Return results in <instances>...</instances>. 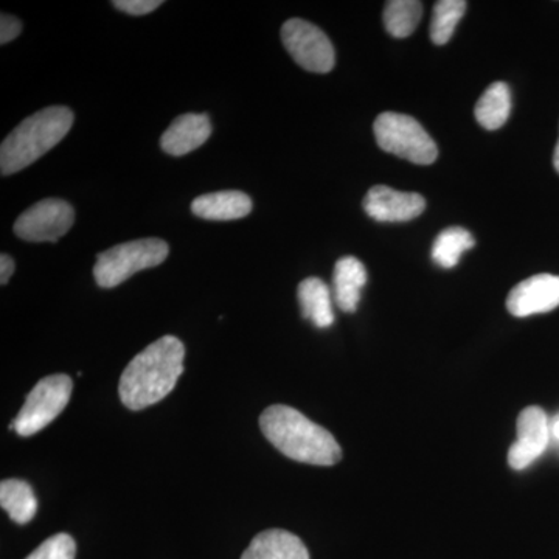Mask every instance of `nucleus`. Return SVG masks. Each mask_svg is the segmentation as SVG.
Wrapping results in <instances>:
<instances>
[{"label": "nucleus", "mask_w": 559, "mask_h": 559, "mask_svg": "<svg viewBox=\"0 0 559 559\" xmlns=\"http://www.w3.org/2000/svg\"><path fill=\"white\" fill-rule=\"evenodd\" d=\"M186 348L175 336H164L140 352L121 373V403L142 411L170 395L183 373Z\"/></svg>", "instance_id": "f257e3e1"}, {"label": "nucleus", "mask_w": 559, "mask_h": 559, "mask_svg": "<svg viewBox=\"0 0 559 559\" xmlns=\"http://www.w3.org/2000/svg\"><path fill=\"white\" fill-rule=\"evenodd\" d=\"M263 436L286 457L316 466H333L341 462L342 450L336 439L299 411L275 404L261 414Z\"/></svg>", "instance_id": "f03ea898"}, {"label": "nucleus", "mask_w": 559, "mask_h": 559, "mask_svg": "<svg viewBox=\"0 0 559 559\" xmlns=\"http://www.w3.org/2000/svg\"><path fill=\"white\" fill-rule=\"evenodd\" d=\"M72 124L73 112L64 106H50L22 121L0 146L2 176L24 170L49 153L69 134Z\"/></svg>", "instance_id": "7ed1b4c3"}, {"label": "nucleus", "mask_w": 559, "mask_h": 559, "mask_svg": "<svg viewBox=\"0 0 559 559\" xmlns=\"http://www.w3.org/2000/svg\"><path fill=\"white\" fill-rule=\"evenodd\" d=\"M170 248L159 238L128 241L100 253L94 266V277L100 288H116L140 271L159 266L167 260Z\"/></svg>", "instance_id": "20e7f679"}, {"label": "nucleus", "mask_w": 559, "mask_h": 559, "mask_svg": "<svg viewBox=\"0 0 559 559\" xmlns=\"http://www.w3.org/2000/svg\"><path fill=\"white\" fill-rule=\"evenodd\" d=\"M378 146L385 153L417 165H430L439 157V148L414 117L384 112L373 124Z\"/></svg>", "instance_id": "39448f33"}, {"label": "nucleus", "mask_w": 559, "mask_h": 559, "mask_svg": "<svg viewBox=\"0 0 559 559\" xmlns=\"http://www.w3.org/2000/svg\"><path fill=\"white\" fill-rule=\"evenodd\" d=\"M73 382L68 374L43 378L33 388L24 406L10 428L22 437H31L49 426L66 409L72 395Z\"/></svg>", "instance_id": "423d86ee"}, {"label": "nucleus", "mask_w": 559, "mask_h": 559, "mask_svg": "<svg viewBox=\"0 0 559 559\" xmlns=\"http://www.w3.org/2000/svg\"><path fill=\"white\" fill-rule=\"evenodd\" d=\"M282 40L293 60L301 69L314 73H329L336 64V53L329 36L311 22L286 21L282 27Z\"/></svg>", "instance_id": "0eeeda50"}, {"label": "nucleus", "mask_w": 559, "mask_h": 559, "mask_svg": "<svg viewBox=\"0 0 559 559\" xmlns=\"http://www.w3.org/2000/svg\"><path fill=\"white\" fill-rule=\"evenodd\" d=\"M75 223V210L62 200L36 202L14 223V234L24 241L57 242Z\"/></svg>", "instance_id": "6e6552de"}, {"label": "nucleus", "mask_w": 559, "mask_h": 559, "mask_svg": "<svg viewBox=\"0 0 559 559\" xmlns=\"http://www.w3.org/2000/svg\"><path fill=\"white\" fill-rule=\"evenodd\" d=\"M516 429L518 440L511 444L509 463L511 468L521 471L532 465L549 447V417L540 407L530 406L518 417Z\"/></svg>", "instance_id": "1a4fd4ad"}, {"label": "nucleus", "mask_w": 559, "mask_h": 559, "mask_svg": "<svg viewBox=\"0 0 559 559\" xmlns=\"http://www.w3.org/2000/svg\"><path fill=\"white\" fill-rule=\"evenodd\" d=\"M559 307L558 275L539 274L514 286L507 299V308L514 318H528Z\"/></svg>", "instance_id": "9d476101"}, {"label": "nucleus", "mask_w": 559, "mask_h": 559, "mask_svg": "<svg viewBox=\"0 0 559 559\" xmlns=\"http://www.w3.org/2000/svg\"><path fill=\"white\" fill-rule=\"evenodd\" d=\"M426 209L421 194L404 193L390 187L377 186L369 190L364 200L367 215L380 223H404L418 218Z\"/></svg>", "instance_id": "9b49d317"}, {"label": "nucleus", "mask_w": 559, "mask_h": 559, "mask_svg": "<svg viewBox=\"0 0 559 559\" xmlns=\"http://www.w3.org/2000/svg\"><path fill=\"white\" fill-rule=\"evenodd\" d=\"M210 135L212 123L205 114H183L164 132L160 146L170 156H186L204 145Z\"/></svg>", "instance_id": "f8f14e48"}, {"label": "nucleus", "mask_w": 559, "mask_h": 559, "mask_svg": "<svg viewBox=\"0 0 559 559\" xmlns=\"http://www.w3.org/2000/svg\"><path fill=\"white\" fill-rule=\"evenodd\" d=\"M241 559H310V551L299 536L272 528L259 533L242 551Z\"/></svg>", "instance_id": "ddd939ff"}, {"label": "nucleus", "mask_w": 559, "mask_h": 559, "mask_svg": "<svg viewBox=\"0 0 559 559\" xmlns=\"http://www.w3.org/2000/svg\"><path fill=\"white\" fill-rule=\"evenodd\" d=\"M252 200L242 191H218L202 194L191 202V212L207 221L241 219L252 212Z\"/></svg>", "instance_id": "4468645a"}, {"label": "nucleus", "mask_w": 559, "mask_h": 559, "mask_svg": "<svg viewBox=\"0 0 559 559\" xmlns=\"http://www.w3.org/2000/svg\"><path fill=\"white\" fill-rule=\"evenodd\" d=\"M367 283V271L355 257H344L337 261L333 274V294L340 310L355 312L358 310L360 293Z\"/></svg>", "instance_id": "2eb2a0df"}, {"label": "nucleus", "mask_w": 559, "mask_h": 559, "mask_svg": "<svg viewBox=\"0 0 559 559\" xmlns=\"http://www.w3.org/2000/svg\"><path fill=\"white\" fill-rule=\"evenodd\" d=\"M300 311L304 319L311 320L318 329H329L334 322L331 290L323 280H304L297 289Z\"/></svg>", "instance_id": "dca6fc26"}, {"label": "nucleus", "mask_w": 559, "mask_h": 559, "mask_svg": "<svg viewBox=\"0 0 559 559\" xmlns=\"http://www.w3.org/2000/svg\"><path fill=\"white\" fill-rule=\"evenodd\" d=\"M511 112V92L509 84L498 81L492 83L484 95L477 102L476 114L477 123L488 131H496L502 128L509 120Z\"/></svg>", "instance_id": "f3484780"}, {"label": "nucleus", "mask_w": 559, "mask_h": 559, "mask_svg": "<svg viewBox=\"0 0 559 559\" xmlns=\"http://www.w3.org/2000/svg\"><path fill=\"white\" fill-rule=\"evenodd\" d=\"M0 506L16 524H28L38 510V500L27 481L20 479L3 480L0 484Z\"/></svg>", "instance_id": "a211bd4d"}, {"label": "nucleus", "mask_w": 559, "mask_h": 559, "mask_svg": "<svg viewBox=\"0 0 559 559\" xmlns=\"http://www.w3.org/2000/svg\"><path fill=\"white\" fill-rule=\"evenodd\" d=\"M476 246L473 235L462 227H450L441 231L439 237L433 241L430 257L433 263L439 264L444 270H452L457 266L460 259L466 250Z\"/></svg>", "instance_id": "6ab92c4d"}, {"label": "nucleus", "mask_w": 559, "mask_h": 559, "mask_svg": "<svg viewBox=\"0 0 559 559\" xmlns=\"http://www.w3.org/2000/svg\"><path fill=\"white\" fill-rule=\"evenodd\" d=\"M423 3L417 0H392L385 3L384 27L393 38H407L421 20Z\"/></svg>", "instance_id": "aec40b11"}, {"label": "nucleus", "mask_w": 559, "mask_h": 559, "mask_svg": "<svg viewBox=\"0 0 559 559\" xmlns=\"http://www.w3.org/2000/svg\"><path fill=\"white\" fill-rule=\"evenodd\" d=\"M468 3L465 0H440L433 7L432 22H430V39L436 46L450 43L460 20L465 14Z\"/></svg>", "instance_id": "412c9836"}, {"label": "nucleus", "mask_w": 559, "mask_h": 559, "mask_svg": "<svg viewBox=\"0 0 559 559\" xmlns=\"http://www.w3.org/2000/svg\"><path fill=\"white\" fill-rule=\"evenodd\" d=\"M75 539L68 533H58V535L44 540L38 549L25 559H75Z\"/></svg>", "instance_id": "4be33fe9"}, {"label": "nucleus", "mask_w": 559, "mask_h": 559, "mask_svg": "<svg viewBox=\"0 0 559 559\" xmlns=\"http://www.w3.org/2000/svg\"><path fill=\"white\" fill-rule=\"evenodd\" d=\"M162 3H164L162 0H116L112 5L132 16H143V14L159 9Z\"/></svg>", "instance_id": "5701e85b"}, {"label": "nucleus", "mask_w": 559, "mask_h": 559, "mask_svg": "<svg viewBox=\"0 0 559 559\" xmlns=\"http://www.w3.org/2000/svg\"><path fill=\"white\" fill-rule=\"evenodd\" d=\"M22 32V24L17 17L2 13L0 16V44H9L17 38Z\"/></svg>", "instance_id": "b1692460"}, {"label": "nucleus", "mask_w": 559, "mask_h": 559, "mask_svg": "<svg viewBox=\"0 0 559 559\" xmlns=\"http://www.w3.org/2000/svg\"><path fill=\"white\" fill-rule=\"evenodd\" d=\"M14 267L16 266H14L13 259L7 255V253H2V257H0V283H2V285H7V283L10 282Z\"/></svg>", "instance_id": "393cba45"}, {"label": "nucleus", "mask_w": 559, "mask_h": 559, "mask_svg": "<svg viewBox=\"0 0 559 559\" xmlns=\"http://www.w3.org/2000/svg\"><path fill=\"white\" fill-rule=\"evenodd\" d=\"M550 432L551 436L559 441V417L555 418L554 421L550 423Z\"/></svg>", "instance_id": "a878e982"}, {"label": "nucleus", "mask_w": 559, "mask_h": 559, "mask_svg": "<svg viewBox=\"0 0 559 559\" xmlns=\"http://www.w3.org/2000/svg\"><path fill=\"white\" fill-rule=\"evenodd\" d=\"M554 165H555V170H557L559 173V139H558V143H557V148H555Z\"/></svg>", "instance_id": "bb28decb"}]
</instances>
